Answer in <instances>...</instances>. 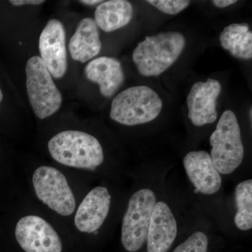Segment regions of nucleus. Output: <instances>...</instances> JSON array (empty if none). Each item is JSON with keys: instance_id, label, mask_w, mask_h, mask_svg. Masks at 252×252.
<instances>
[{"instance_id": "nucleus-3", "label": "nucleus", "mask_w": 252, "mask_h": 252, "mask_svg": "<svg viewBox=\"0 0 252 252\" xmlns=\"http://www.w3.org/2000/svg\"><path fill=\"white\" fill-rule=\"evenodd\" d=\"M162 108V99L155 91L147 86H133L113 99L110 118L124 126L141 125L155 120Z\"/></svg>"}, {"instance_id": "nucleus-17", "label": "nucleus", "mask_w": 252, "mask_h": 252, "mask_svg": "<svg viewBox=\"0 0 252 252\" xmlns=\"http://www.w3.org/2000/svg\"><path fill=\"white\" fill-rule=\"evenodd\" d=\"M220 45L237 59L252 58V32L247 23H233L226 26L220 33Z\"/></svg>"}, {"instance_id": "nucleus-16", "label": "nucleus", "mask_w": 252, "mask_h": 252, "mask_svg": "<svg viewBox=\"0 0 252 252\" xmlns=\"http://www.w3.org/2000/svg\"><path fill=\"white\" fill-rule=\"evenodd\" d=\"M133 6L126 0L103 1L94 11V22L97 28L111 32L125 27L132 20Z\"/></svg>"}, {"instance_id": "nucleus-14", "label": "nucleus", "mask_w": 252, "mask_h": 252, "mask_svg": "<svg viewBox=\"0 0 252 252\" xmlns=\"http://www.w3.org/2000/svg\"><path fill=\"white\" fill-rule=\"evenodd\" d=\"M84 72L89 81L98 84L101 94L106 97L114 95L125 81L122 63L114 58L104 56L93 60Z\"/></svg>"}, {"instance_id": "nucleus-15", "label": "nucleus", "mask_w": 252, "mask_h": 252, "mask_svg": "<svg viewBox=\"0 0 252 252\" xmlns=\"http://www.w3.org/2000/svg\"><path fill=\"white\" fill-rule=\"evenodd\" d=\"M102 49L98 28L91 18L81 20L69 42L74 61L84 63L97 56Z\"/></svg>"}, {"instance_id": "nucleus-1", "label": "nucleus", "mask_w": 252, "mask_h": 252, "mask_svg": "<svg viewBox=\"0 0 252 252\" xmlns=\"http://www.w3.org/2000/svg\"><path fill=\"white\" fill-rule=\"evenodd\" d=\"M186 44L179 32H163L147 36L134 50L132 60L144 77H158L177 61Z\"/></svg>"}, {"instance_id": "nucleus-8", "label": "nucleus", "mask_w": 252, "mask_h": 252, "mask_svg": "<svg viewBox=\"0 0 252 252\" xmlns=\"http://www.w3.org/2000/svg\"><path fill=\"white\" fill-rule=\"evenodd\" d=\"M15 235L26 252H62V242L57 232L41 217L31 215L21 218Z\"/></svg>"}, {"instance_id": "nucleus-11", "label": "nucleus", "mask_w": 252, "mask_h": 252, "mask_svg": "<svg viewBox=\"0 0 252 252\" xmlns=\"http://www.w3.org/2000/svg\"><path fill=\"white\" fill-rule=\"evenodd\" d=\"M183 163L189 180L197 191L204 195H213L220 190L221 177L210 154L205 151L189 152L185 156Z\"/></svg>"}, {"instance_id": "nucleus-4", "label": "nucleus", "mask_w": 252, "mask_h": 252, "mask_svg": "<svg viewBox=\"0 0 252 252\" xmlns=\"http://www.w3.org/2000/svg\"><path fill=\"white\" fill-rule=\"evenodd\" d=\"M210 157L220 173L229 175L241 165L245 149L234 112L226 110L222 114L216 130L210 136Z\"/></svg>"}, {"instance_id": "nucleus-10", "label": "nucleus", "mask_w": 252, "mask_h": 252, "mask_svg": "<svg viewBox=\"0 0 252 252\" xmlns=\"http://www.w3.org/2000/svg\"><path fill=\"white\" fill-rule=\"evenodd\" d=\"M221 91L219 81L208 79L198 81L187 95L188 117L195 126L213 124L217 119V100Z\"/></svg>"}, {"instance_id": "nucleus-20", "label": "nucleus", "mask_w": 252, "mask_h": 252, "mask_svg": "<svg viewBox=\"0 0 252 252\" xmlns=\"http://www.w3.org/2000/svg\"><path fill=\"white\" fill-rule=\"evenodd\" d=\"M147 2L162 13L176 15L188 7L190 1L187 0H149Z\"/></svg>"}, {"instance_id": "nucleus-7", "label": "nucleus", "mask_w": 252, "mask_h": 252, "mask_svg": "<svg viewBox=\"0 0 252 252\" xmlns=\"http://www.w3.org/2000/svg\"><path fill=\"white\" fill-rule=\"evenodd\" d=\"M37 198L51 210L62 216H69L75 210L76 201L67 179L57 169L38 167L32 177Z\"/></svg>"}, {"instance_id": "nucleus-9", "label": "nucleus", "mask_w": 252, "mask_h": 252, "mask_svg": "<svg viewBox=\"0 0 252 252\" xmlns=\"http://www.w3.org/2000/svg\"><path fill=\"white\" fill-rule=\"evenodd\" d=\"M41 59L55 79L64 77L67 70L66 34L58 19H51L41 32L39 40Z\"/></svg>"}, {"instance_id": "nucleus-5", "label": "nucleus", "mask_w": 252, "mask_h": 252, "mask_svg": "<svg viewBox=\"0 0 252 252\" xmlns=\"http://www.w3.org/2000/svg\"><path fill=\"white\" fill-rule=\"evenodd\" d=\"M26 73L28 98L34 114L40 119L54 115L61 108L63 96L40 57L28 60Z\"/></svg>"}, {"instance_id": "nucleus-18", "label": "nucleus", "mask_w": 252, "mask_h": 252, "mask_svg": "<svg viewBox=\"0 0 252 252\" xmlns=\"http://www.w3.org/2000/svg\"><path fill=\"white\" fill-rule=\"evenodd\" d=\"M237 212L235 223L238 229L246 231L252 228V180L240 182L235 188Z\"/></svg>"}, {"instance_id": "nucleus-23", "label": "nucleus", "mask_w": 252, "mask_h": 252, "mask_svg": "<svg viewBox=\"0 0 252 252\" xmlns=\"http://www.w3.org/2000/svg\"><path fill=\"white\" fill-rule=\"evenodd\" d=\"M102 2H103V1H101V0L100 1L99 0H82V1H80V3L88 5V6H94V5Z\"/></svg>"}, {"instance_id": "nucleus-6", "label": "nucleus", "mask_w": 252, "mask_h": 252, "mask_svg": "<svg viewBox=\"0 0 252 252\" xmlns=\"http://www.w3.org/2000/svg\"><path fill=\"white\" fill-rule=\"evenodd\" d=\"M157 203L155 193L149 189H140L131 196L122 229L123 246L127 252H137L146 243L151 217Z\"/></svg>"}, {"instance_id": "nucleus-12", "label": "nucleus", "mask_w": 252, "mask_h": 252, "mask_svg": "<svg viewBox=\"0 0 252 252\" xmlns=\"http://www.w3.org/2000/svg\"><path fill=\"white\" fill-rule=\"evenodd\" d=\"M111 195L106 187L91 190L78 207L74 223L79 231L91 233L98 230L108 216Z\"/></svg>"}, {"instance_id": "nucleus-24", "label": "nucleus", "mask_w": 252, "mask_h": 252, "mask_svg": "<svg viewBox=\"0 0 252 252\" xmlns=\"http://www.w3.org/2000/svg\"><path fill=\"white\" fill-rule=\"evenodd\" d=\"M3 99V94L2 91H1V89H0V103H1V101Z\"/></svg>"}, {"instance_id": "nucleus-22", "label": "nucleus", "mask_w": 252, "mask_h": 252, "mask_svg": "<svg viewBox=\"0 0 252 252\" xmlns=\"http://www.w3.org/2000/svg\"><path fill=\"white\" fill-rule=\"evenodd\" d=\"M236 0H214L212 3L219 8H225L236 3Z\"/></svg>"}, {"instance_id": "nucleus-19", "label": "nucleus", "mask_w": 252, "mask_h": 252, "mask_svg": "<svg viewBox=\"0 0 252 252\" xmlns=\"http://www.w3.org/2000/svg\"><path fill=\"white\" fill-rule=\"evenodd\" d=\"M209 240L203 232L197 231L179 245L172 252H207Z\"/></svg>"}, {"instance_id": "nucleus-21", "label": "nucleus", "mask_w": 252, "mask_h": 252, "mask_svg": "<svg viewBox=\"0 0 252 252\" xmlns=\"http://www.w3.org/2000/svg\"><path fill=\"white\" fill-rule=\"evenodd\" d=\"M9 2L14 6H20L23 5H39L44 3L42 0H11Z\"/></svg>"}, {"instance_id": "nucleus-13", "label": "nucleus", "mask_w": 252, "mask_h": 252, "mask_svg": "<svg viewBox=\"0 0 252 252\" xmlns=\"http://www.w3.org/2000/svg\"><path fill=\"white\" fill-rule=\"evenodd\" d=\"M177 235V223L165 202H157L151 217L147 236V252H167Z\"/></svg>"}, {"instance_id": "nucleus-2", "label": "nucleus", "mask_w": 252, "mask_h": 252, "mask_svg": "<svg viewBox=\"0 0 252 252\" xmlns=\"http://www.w3.org/2000/svg\"><path fill=\"white\" fill-rule=\"evenodd\" d=\"M48 149L54 160L68 167L94 170L104 161L98 140L82 131L59 132L50 140Z\"/></svg>"}]
</instances>
